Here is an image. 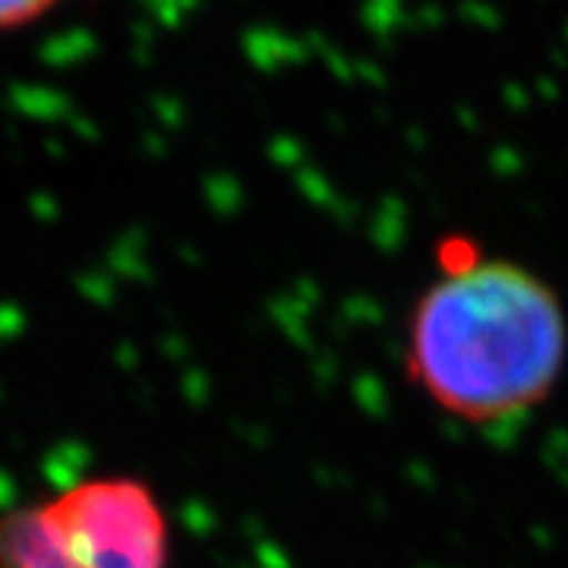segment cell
I'll return each instance as SVG.
<instances>
[{"label": "cell", "instance_id": "cell-3", "mask_svg": "<svg viewBox=\"0 0 568 568\" xmlns=\"http://www.w3.org/2000/svg\"><path fill=\"white\" fill-rule=\"evenodd\" d=\"M58 10V3L51 0H0V36H13L26 32L44 17H51Z\"/></svg>", "mask_w": 568, "mask_h": 568}, {"label": "cell", "instance_id": "cell-2", "mask_svg": "<svg viewBox=\"0 0 568 568\" xmlns=\"http://www.w3.org/2000/svg\"><path fill=\"white\" fill-rule=\"evenodd\" d=\"M171 521L152 484L82 477L0 515V568H171Z\"/></svg>", "mask_w": 568, "mask_h": 568}, {"label": "cell", "instance_id": "cell-1", "mask_svg": "<svg viewBox=\"0 0 568 568\" xmlns=\"http://www.w3.org/2000/svg\"><path fill=\"white\" fill-rule=\"evenodd\" d=\"M568 313L559 291L511 260L439 275L407 313L410 383L446 417L511 424L562 383Z\"/></svg>", "mask_w": 568, "mask_h": 568}]
</instances>
